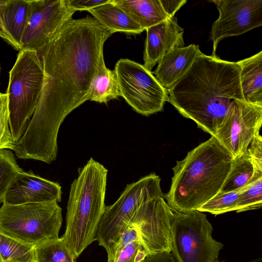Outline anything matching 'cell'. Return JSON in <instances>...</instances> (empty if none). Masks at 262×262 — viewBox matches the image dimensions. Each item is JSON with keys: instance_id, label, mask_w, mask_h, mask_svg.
<instances>
[{"instance_id": "obj_20", "label": "cell", "mask_w": 262, "mask_h": 262, "mask_svg": "<svg viewBox=\"0 0 262 262\" xmlns=\"http://www.w3.org/2000/svg\"><path fill=\"white\" fill-rule=\"evenodd\" d=\"M113 2L112 0L88 11L112 34L119 32L127 35H137L144 31Z\"/></svg>"}, {"instance_id": "obj_15", "label": "cell", "mask_w": 262, "mask_h": 262, "mask_svg": "<svg viewBox=\"0 0 262 262\" xmlns=\"http://www.w3.org/2000/svg\"><path fill=\"white\" fill-rule=\"evenodd\" d=\"M146 31L143 66L149 71L167 53L185 47L184 30L179 25L176 17L152 26Z\"/></svg>"}, {"instance_id": "obj_26", "label": "cell", "mask_w": 262, "mask_h": 262, "mask_svg": "<svg viewBox=\"0 0 262 262\" xmlns=\"http://www.w3.org/2000/svg\"><path fill=\"white\" fill-rule=\"evenodd\" d=\"M23 171L11 150L0 149V204L2 203L3 196L12 180Z\"/></svg>"}, {"instance_id": "obj_34", "label": "cell", "mask_w": 262, "mask_h": 262, "mask_svg": "<svg viewBox=\"0 0 262 262\" xmlns=\"http://www.w3.org/2000/svg\"><path fill=\"white\" fill-rule=\"evenodd\" d=\"M141 262H177L171 252H162L148 255Z\"/></svg>"}, {"instance_id": "obj_30", "label": "cell", "mask_w": 262, "mask_h": 262, "mask_svg": "<svg viewBox=\"0 0 262 262\" xmlns=\"http://www.w3.org/2000/svg\"><path fill=\"white\" fill-rule=\"evenodd\" d=\"M247 151L252 159L256 172H262V137L258 131L249 144Z\"/></svg>"}, {"instance_id": "obj_23", "label": "cell", "mask_w": 262, "mask_h": 262, "mask_svg": "<svg viewBox=\"0 0 262 262\" xmlns=\"http://www.w3.org/2000/svg\"><path fill=\"white\" fill-rule=\"evenodd\" d=\"M34 248L0 232V255L4 262H35Z\"/></svg>"}, {"instance_id": "obj_32", "label": "cell", "mask_w": 262, "mask_h": 262, "mask_svg": "<svg viewBox=\"0 0 262 262\" xmlns=\"http://www.w3.org/2000/svg\"><path fill=\"white\" fill-rule=\"evenodd\" d=\"M112 0H65L67 6L75 12L88 11L103 4L108 3Z\"/></svg>"}, {"instance_id": "obj_4", "label": "cell", "mask_w": 262, "mask_h": 262, "mask_svg": "<svg viewBox=\"0 0 262 262\" xmlns=\"http://www.w3.org/2000/svg\"><path fill=\"white\" fill-rule=\"evenodd\" d=\"M107 169L92 158L71 185L66 227L61 237L75 258L94 241L104 211Z\"/></svg>"}, {"instance_id": "obj_17", "label": "cell", "mask_w": 262, "mask_h": 262, "mask_svg": "<svg viewBox=\"0 0 262 262\" xmlns=\"http://www.w3.org/2000/svg\"><path fill=\"white\" fill-rule=\"evenodd\" d=\"M0 15L11 46L21 50V40L29 15L28 0H0Z\"/></svg>"}, {"instance_id": "obj_31", "label": "cell", "mask_w": 262, "mask_h": 262, "mask_svg": "<svg viewBox=\"0 0 262 262\" xmlns=\"http://www.w3.org/2000/svg\"><path fill=\"white\" fill-rule=\"evenodd\" d=\"M136 241H141L139 233L134 225L129 224L117 244L110 262L113 261L115 255L123 248Z\"/></svg>"}, {"instance_id": "obj_6", "label": "cell", "mask_w": 262, "mask_h": 262, "mask_svg": "<svg viewBox=\"0 0 262 262\" xmlns=\"http://www.w3.org/2000/svg\"><path fill=\"white\" fill-rule=\"evenodd\" d=\"M62 221V209L55 201L0 208V232L35 247L59 238Z\"/></svg>"}, {"instance_id": "obj_25", "label": "cell", "mask_w": 262, "mask_h": 262, "mask_svg": "<svg viewBox=\"0 0 262 262\" xmlns=\"http://www.w3.org/2000/svg\"><path fill=\"white\" fill-rule=\"evenodd\" d=\"M261 206L262 177H260L240 190L236 211L257 209Z\"/></svg>"}, {"instance_id": "obj_16", "label": "cell", "mask_w": 262, "mask_h": 262, "mask_svg": "<svg viewBox=\"0 0 262 262\" xmlns=\"http://www.w3.org/2000/svg\"><path fill=\"white\" fill-rule=\"evenodd\" d=\"M200 51L199 46L195 44L176 48L161 58L151 73L168 91L189 71Z\"/></svg>"}, {"instance_id": "obj_29", "label": "cell", "mask_w": 262, "mask_h": 262, "mask_svg": "<svg viewBox=\"0 0 262 262\" xmlns=\"http://www.w3.org/2000/svg\"><path fill=\"white\" fill-rule=\"evenodd\" d=\"M149 254L142 242L136 241L123 248L112 262H141Z\"/></svg>"}, {"instance_id": "obj_28", "label": "cell", "mask_w": 262, "mask_h": 262, "mask_svg": "<svg viewBox=\"0 0 262 262\" xmlns=\"http://www.w3.org/2000/svg\"><path fill=\"white\" fill-rule=\"evenodd\" d=\"M9 124L8 96L0 92V149H13L15 142L12 137Z\"/></svg>"}, {"instance_id": "obj_7", "label": "cell", "mask_w": 262, "mask_h": 262, "mask_svg": "<svg viewBox=\"0 0 262 262\" xmlns=\"http://www.w3.org/2000/svg\"><path fill=\"white\" fill-rule=\"evenodd\" d=\"M161 179L150 173L126 185L118 199L106 206L100 220L95 241L106 251L110 262L114 249L140 206L154 198L163 195Z\"/></svg>"}, {"instance_id": "obj_12", "label": "cell", "mask_w": 262, "mask_h": 262, "mask_svg": "<svg viewBox=\"0 0 262 262\" xmlns=\"http://www.w3.org/2000/svg\"><path fill=\"white\" fill-rule=\"evenodd\" d=\"M261 123L262 107L234 100L214 137L234 158L247 151Z\"/></svg>"}, {"instance_id": "obj_14", "label": "cell", "mask_w": 262, "mask_h": 262, "mask_svg": "<svg viewBox=\"0 0 262 262\" xmlns=\"http://www.w3.org/2000/svg\"><path fill=\"white\" fill-rule=\"evenodd\" d=\"M61 187L54 182L23 171L12 180L2 198L5 205H20L50 202H60Z\"/></svg>"}, {"instance_id": "obj_2", "label": "cell", "mask_w": 262, "mask_h": 262, "mask_svg": "<svg viewBox=\"0 0 262 262\" xmlns=\"http://www.w3.org/2000/svg\"><path fill=\"white\" fill-rule=\"evenodd\" d=\"M168 92V101L181 115L213 136L232 101L245 100L237 61L207 55L201 50L189 71Z\"/></svg>"}, {"instance_id": "obj_18", "label": "cell", "mask_w": 262, "mask_h": 262, "mask_svg": "<svg viewBox=\"0 0 262 262\" xmlns=\"http://www.w3.org/2000/svg\"><path fill=\"white\" fill-rule=\"evenodd\" d=\"M113 3L144 30L170 18L160 0H113Z\"/></svg>"}, {"instance_id": "obj_37", "label": "cell", "mask_w": 262, "mask_h": 262, "mask_svg": "<svg viewBox=\"0 0 262 262\" xmlns=\"http://www.w3.org/2000/svg\"><path fill=\"white\" fill-rule=\"evenodd\" d=\"M216 262H220V261H219L218 260V261H217Z\"/></svg>"}, {"instance_id": "obj_38", "label": "cell", "mask_w": 262, "mask_h": 262, "mask_svg": "<svg viewBox=\"0 0 262 262\" xmlns=\"http://www.w3.org/2000/svg\"><path fill=\"white\" fill-rule=\"evenodd\" d=\"M0 70H1V67H0Z\"/></svg>"}, {"instance_id": "obj_3", "label": "cell", "mask_w": 262, "mask_h": 262, "mask_svg": "<svg viewBox=\"0 0 262 262\" xmlns=\"http://www.w3.org/2000/svg\"><path fill=\"white\" fill-rule=\"evenodd\" d=\"M233 160L231 152L211 136L177 161L164 198L174 212L197 210L220 192Z\"/></svg>"}, {"instance_id": "obj_11", "label": "cell", "mask_w": 262, "mask_h": 262, "mask_svg": "<svg viewBox=\"0 0 262 262\" xmlns=\"http://www.w3.org/2000/svg\"><path fill=\"white\" fill-rule=\"evenodd\" d=\"M173 214L163 195L144 202L132 217L129 224L137 229L149 254L171 252Z\"/></svg>"}, {"instance_id": "obj_33", "label": "cell", "mask_w": 262, "mask_h": 262, "mask_svg": "<svg viewBox=\"0 0 262 262\" xmlns=\"http://www.w3.org/2000/svg\"><path fill=\"white\" fill-rule=\"evenodd\" d=\"M167 14L170 17H174L176 12L187 2L186 0H160Z\"/></svg>"}, {"instance_id": "obj_19", "label": "cell", "mask_w": 262, "mask_h": 262, "mask_svg": "<svg viewBox=\"0 0 262 262\" xmlns=\"http://www.w3.org/2000/svg\"><path fill=\"white\" fill-rule=\"evenodd\" d=\"M240 67V80L245 100L262 107V51L237 61Z\"/></svg>"}, {"instance_id": "obj_5", "label": "cell", "mask_w": 262, "mask_h": 262, "mask_svg": "<svg viewBox=\"0 0 262 262\" xmlns=\"http://www.w3.org/2000/svg\"><path fill=\"white\" fill-rule=\"evenodd\" d=\"M43 69L35 51H19L9 72L6 94L10 131L14 142L24 134L36 108L42 89Z\"/></svg>"}, {"instance_id": "obj_13", "label": "cell", "mask_w": 262, "mask_h": 262, "mask_svg": "<svg viewBox=\"0 0 262 262\" xmlns=\"http://www.w3.org/2000/svg\"><path fill=\"white\" fill-rule=\"evenodd\" d=\"M219 12L212 24L210 39L212 55H216L219 43L223 39L238 36L262 25V0H211Z\"/></svg>"}, {"instance_id": "obj_9", "label": "cell", "mask_w": 262, "mask_h": 262, "mask_svg": "<svg viewBox=\"0 0 262 262\" xmlns=\"http://www.w3.org/2000/svg\"><path fill=\"white\" fill-rule=\"evenodd\" d=\"M114 71L120 96L138 113L143 116L163 111L168 92L151 71L143 65L127 58L119 59Z\"/></svg>"}, {"instance_id": "obj_27", "label": "cell", "mask_w": 262, "mask_h": 262, "mask_svg": "<svg viewBox=\"0 0 262 262\" xmlns=\"http://www.w3.org/2000/svg\"><path fill=\"white\" fill-rule=\"evenodd\" d=\"M240 190L225 193H219L200 207L197 210L209 212L214 215L236 211Z\"/></svg>"}, {"instance_id": "obj_22", "label": "cell", "mask_w": 262, "mask_h": 262, "mask_svg": "<svg viewBox=\"0 0 262 262\" xmlns=\"http://www.w3.org/2000/svg\"><path fill=\"white\" fill-rule=\"evenodd\" d=\"M255 172L253 161L247 150L234 158L231 170L219 193L242 189L252 182L251 180Z\"/></svg>"}, {"instance_id": "obj_35", "label": "cell", "mask_w": 262, "mask_h": 262, "mask_svg": "<svg viewBox=\"0 0 262 262\" xmlns=\"http://www.w3.org/2000/svg\"><path fill=\"white\" fill-rule=\"evenodd\" d=\"M0 37L1 38H2L3 39H4L5 41L8 42L10 45H12V43H11V41L10 38L7 36V35L6 34V33L5 31L4 27L3 26L2 18L1 17V15H0Z\"/></svg>"}, {"instance_id": "obj_8", "label": "cell", "mask_w": 262, "mask_h": 262, "mask_svg": "<svg viewBox=\"0 0 262 262\" xmlns=\"http://www.w3.org/2000/svg\"><path fill=\"white\" fill-rule=\"evenodd\" d=\"M206 215L198 210L174 212L171 251L177 262H216L223 244L212 236Z\"/></svg>"}, {"instance_id": "obj_1", "label": "cell", "mask_w": 262, "mask_h": 262, "mask_svg": "<svg viewBox=\"0 0 262 262\" xmlns=\"http://www.w3.org/2000/svg\"><path fill=\"white\" fill-rule=\"evenodd\" d=\"M113 34L89 15L69 20L38 54L43 69L35 111L15 148L46 163L57 157L60 125L89 100L105 41Z\"/></svg>"}, {"instance_id": "obj_10", "label": "cell", "mask_w": 262, "mask_h": 262, "mask_svg": "<svg viewBox=\"0 0 262 262\" xmlns=\"http://www.w3.org/2000/svg\"><path fill=\"white\" fill-rule=\"evenodd\" d=\"M28 1L29 15L20 50L38 53L72 18L75 12L67 6L65 0Z\"/></svg>"}, {"instance_id": "obj_21", "label": "cell", "mask_w": 262, "mask_h": 262, "mask_svg": "<svg viewBox=\"0 0 262 262\" xmlns=\"http://www.w3.org/2000/svg\"><path fill=\"white\" fill-rule=\"evenodd\" d=\"M120 96L117 76L114 70L105 66L104 56L100 59L97 71L92 81L89 100L107 103Z\"/></svg>"}, {"instance_id": "obj_36", "label": "cell", "mask_w": 262, "mask_h": 262, "mask_svg": "<svg viewBox=\"0 0 262 262\" xmlns=\"http://www.w3.org/2000/svg\"><path fill=\"white\" fill-rule=\"evenodd\" d=\"M0 262H4L3 259H2V257L1 256V255H0Z\"/></svg>"}, {"instance_id": "obj_24", "label": "cell", "mask_w": 262, "mask_h": 262, "mask_svg": "<svg viewBox=\"0 0 262 262\" xmlns=\"http://www.w3.org/2000/svg\"><path fill=\"white\" fill-rule=\"evenodd\" d=\"M35 262H75V257L61 238L47 242L34 248Z\"/></svg>"}]
</instances>
